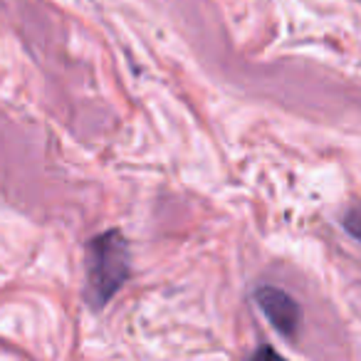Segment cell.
I'll return each instance as SVG.
<instances>
[{
  "label": "cell",
  "instance_id": "3",
  "mask_svg": "<svg viewBox=\"0 0 361 361\" xmlns=\"http://www.w3.org/2000/svg\"><path fill=\"white\" fill-rule=\"evenodd\" d=\"M344 228H346V233H349L351 238H356V240L361 243V208H354V211L346 213Z\"/></svg>",
  "mask_w": 361,
  "mask_h": 361
},
{
  "label": "cell",
  "instance_id": "4",
  "mask_svg": "<svg viewBox=\"0 0 361 361\" xmlns=\"http://www.w3.org/2000/svg\"><path fill=\"white\" fill-rule=\"evenodd\" d=\"M247 361H287V359L277 354L275 349H270V346H260V349L252 351V356Z\"/></svg>",
  "mask_w": 361,
  "mask_h": 361
},
{
  "label": "cell",
  "instance_id": "2",
  "mask_svg": "<svg viewBox=\"0 0 361 361\" xmlns=\"http://www.w3.org/2000/svg\"><path fill=\"white\" fill-rule=\"evenodd\" d=\"M255 302H257V307H260L262 314L267 317V322H270L280 334H285V336L295 334L297 326H300V322H302V310H300V305H297L295 297L287 295V292L280 290V287L265 285L255 292Z\"/></svg>",
  "mask_w": 361,
  "mask_h": 361
},
{
  "label": "cell",
  "instance_id": "1",
  "mask_svg": "<svg viewBox=\"0 0 361 361\" xmlns=\"http://www.w3.org/2000/svg\"><path fill=\"white\" fill-rule=\"evenodd\" d=\"M85 300L90 307L102 310L129 277V245L121 231H111L90 240L85 250Z\"/></svg>",
  "mask_w": 361,
  "mask_h": 361
}]
</instances>
